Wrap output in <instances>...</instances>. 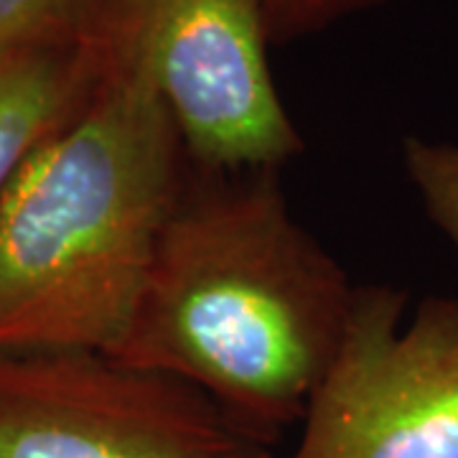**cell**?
Returning a JSON list of instances; mask_svg holds the SVG:
<instances>
[{"label": "cell", "mask_w": 458, "mask_h": 458, "mask_svg": "<svg viewBox=\"0 0 458 458\" xmlns=\"http://www.w3.org/2000/svg\"><path fill=\"white\" fill-rule=\"evenodd\" d=\"M390 0H265L270 44H291Z\"/></svg>", "instance_id": "cell-9"}, {"label": "cell", "mask_w": 458, "mask_h": 458, "mask_svg": "<svg viewBox=\"0 0 458 458\" xmlns=\"http://www.w3.org/2000/svg\"><path fill=\"white\" fill-rule=\"evenodd\" d=\"M0 458H280L176 377L95 352L0 354Z\"/></svg>", "instance_id": "cell-3"}, {"label": "cell", "mask_w": 458, "mask_h": 458, "mask_svg": "<svg viewBox=\"0 0 458 458\" xmlns=\"http://www.w3.org/2000/svg\"><path fill=\"white\" fill-rule=\"evenodd\" d=\"M403 164L430 222L458 250V143L405 138Z\"/></svg>", "instance_id": "cell-8"}, {"label": "cell", "mask_w": 458, "mask_h": 458, "mask_svg": "<svg viewBox=\"0 0 458 458\" xmlns=\"http://www.w3.org/2000/svg\"><path fill=\"white\" fill-rule=\"evenodd\" d=\"M186 171L174 114L120 51L95 99L0 194V354L114 357Z\"/></svg>", "instance_id": "cell-2"}, {"label": "cell", "mask_w": 458, "mask_h": 458, "mask_svg": "<svg viewBox=\"0 0 458 458\" xmlns=\"http://www.w3.org/2000/svg\"><path fill=\"white\" fill-rule=\"evenodd\" d=\"M114 41L146 66L191 165L278 171L303 150L270 72L265 0H128Z\"/></svg>", "instance_id": "cell-5"}, {"label": "cell", "mask_w": 458, "mask_h": 458, "mask_svg": "<svg viewBox=\"0 0 458 458\" xmlns=\"http://www.w3.org/2000/svg\"><path fill=\"white\" fill-rule=\"evenodd\" d=\"M117 56L107 44L0 47V194L33 150L95 99Z\"/></svg>", "instance_id": "cell-6"}, {"label": "cell", "mask_w": 458, "mask_h": 458, "mask_svg": "<svg viewBox=\"0 0 458 458\" xmlns=\"http://www.w3.org/2000/svg\"><path fill=\"white\" fill-rule=\"evenodd\" d=\"M125 3L128 0H0V47H13V44L114 47Z\"/></svg>", "instance_id": "cell-7"}, {"label": "cell", "mask_w": 458, "mask_h": 458, "mask_svg": "<svg viewBox=\"0 0 458 458\" xmlns=\"http://www.w3.org/2000/svg\"><path fill=\"white\" fill-rule=\"evenodd\" d=\"M405 311L400 288H357L291 458H458V298Z\"/></svg>", "instance_id": "cell-4"}, {"label": "cell", "mask_w": 458, "mask_h": 458, "mask_svg": "<svg viewBox=\"0 0 458 458\" xmlns=\"http://www.w3.org/2000/svg\"><path fill=\"white\" fill-rule=\"evenodd\" d=\"M354 293L276 168L189 164L114 360L176 377L273 441L336 360Z\"/></svg>", "instance_id": "cell-1"}]
</instances>
